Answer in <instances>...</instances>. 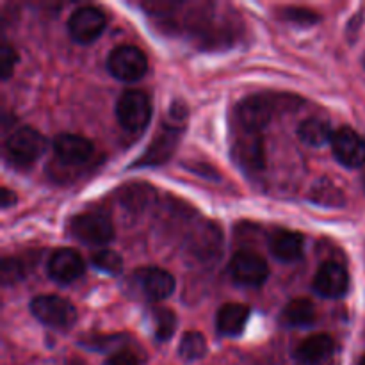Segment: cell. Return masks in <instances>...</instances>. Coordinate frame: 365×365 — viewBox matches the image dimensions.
I'll return each mask as SVG.
<instances>
[{"mask_svg": "<svg viewBox=\"0 0 365 365\" xmlns=\"http://www.w3.org/2000/svg\"><path fill=\"white\" fill-rule=\"evenodd\" d=\"M185 120H187V107L182 102H175L170 107L166 121L160 125V130L157 132L146 152L139 157L134 166H160L166 163L175 153L178 141L184 134Z\"/></svg>", "mask_w": 365, "mask_h": 365, "instance_id": "6da1fadb", "label": "cell"}, {"mask_svg": "<svg viewBox=\"0 0 365 365\" xmlns=\"http://www.w3.org/2000/svg\"><path fill=\"white\" fill-rule=\"evenodd\" d=\"M285 102L287 100L284 96L271 95V93L248 96L235 106L232 113V128L262 134L264 128L271 123L274 114L280 110L282 106H285Z\"/></svg>", "mask_w": 365, "mask_h": 365, "instance_id": "7a4b0ae2", "label": "cell"}, {"mask_svg": "<svg viewBox=\"0 0 365 365\" xmlns=\"http://www.w3.org/2000/svg\"><path fill=\"white\" fill-rule=\"evenodd\" d=\"M46 141L36 128L20 127L9 134L4 143V155L13 168L27 170L45 152Z\"/></svg>", "mask_w": 365, "mask_h": 365, "instance_id": "3957f363", "label": "cell"}, {"mask_svg": "<svg viewBox=\"0 0 365 365\" xmlns=\"http://www.w3.org/2000/svg\"><path fill=\"white\" fill-rule=\"evenodd\" d=\"M31 314L45 327L52 330L66 331L77 323V309L66 298H61L56 294L36 296L29 305Z\"/></svg>", "mask_w": 365, "mask_h": 365, "instance_id": "277c9868", "label": "cell"}, {"mask_svg": "<svg viewBox=\"0 0 365 365\" xmlns=\"http://www.w3.org/2000/svg\"><path fill=\"white\" fill-rule=\"evenodd\" d=\"M114 114L118 123L132 134H141L152 120V102L148 95L139 89H128L118 98Z\"/></svg>", "mask_w": 365, "mask_h": 365, "instance_id": "5b68a950", "label": "cell"}, {"mask_svg": "<svg viewBox=\"0 0 365 365\" xmlns=\"http://www.w3.org/2000/svg\"><path fill=\"white\" fill-rule=\"evenodd\" d=\"M68 232L71 237L89 246H103L114 237L113 221L102 212L77 214L68 223Z\"/></svg>", "mask_w": 365, "mask_h": 365, "instance_id": "8992f818", "label": "cell"}, {"mask_svg": "<svg viewBox=\"0 0 365 365\" xmlns=\"http://www.w3.org/2000/svg\"><path fill=\"white\" fill-rule=\"evenodd\" d=\"M107 70L121 82H138L146 75L148 59L135 45H120L110 50L107 57Z\"/></svg>", "mask_w": 365, "mask_h": 365, "instance_id": "52a82bcc", "label": "cell"}, {"mask_svg": "<svg viewBox=\"0 0 365 365\" xmlns=\"http://www.w3.org/2000/svg\"><path fill=\"white\" fill-rule=\"evenodd\" d=\"M107 16L95 6H82L68 18V34L78 45H89L103 34Z\"/></svg>", "mask_w": 365, "mask_h": 365, "instance_id": "ba28073f", "label": "cell"}, {"mask_svg": "<svg viewBox=\"0 0 365 365\" xmlns=\"http://www.w3.org/2000/svg\"><path fill=\"white\" fill-rule=\"evenodd\" d=\"M232 157L239 168L246 171H260L266 164L264 138L260 132L234 130L232 134Z\"/></svg>", "mask_w": 365, "mask_h": 365, "instance_id": "9c48e42d", "label": "cell"}, {"mask_svg": "<svg viewBox=\"0 0 365 365\" xmlns=\"http://www.w3.org/2000/svg\"><path fill=\"white\" fill-rule=\"evenodd\" d=\"M230 274L234 282L245 287H260L269 278V266L259 253L242 250L230 260Z\"/></svg>", "mask_w": 365, "mask_h": 365, "instance_id": "30bf717a", "label": "cell"}, {"mask_svg": "<svg viewBox=\"0 0 365 365\" xmlns=\"http://www.w3.org/2000/svg\"><path fill=\"white\" fill-rule=\"evenodd\" d=\"M330 146L337 163L348 168V170H356V168L365 166V139L355 128H337L334 132Z\"/></svg>", "mask_w": 365, "mask_h": 365, "instance_id": "8fae6325", "label": "cell"}, {"mask_svg": "<svg viewBox=\"0 0 365 365\" xmlns=\"http://www.w3.org/2000/svg\"><path fill=\"white\" fill-rule=\"evenodd\" d=\"M312 287L321 298L339 299L348 292L349 289V274L342 264L328 260L321 264L314 277Z\"/></svg>", "mask_w": 365, "mask_h": 365, "instance_id": "7c38bea8", "label": "cell"}, {"mask_svg": "<svg viewBox=\"0 0 365 365\" xmlns=\"http://www.w3.org/2000/svg\"><path fill=\"white\" fill-rule=\"evenodd\" d=\"M134 282L141 294L150 302H163L175 291L173 274L160 267H143L134 273Z\"/></svg>", "mask_w": 365, "mask_h": 365, "instance_id": "4fadbf2b", "label": "cell"}, {"mask_svg": "<svg viewBox=\"0 0 365 365\" xmlns=\"http://www.w3.org/2000/svg\"><path fill=\"white\" fill-rule=\"evenodd\" d=\"M48 277L56 284L68 285L71 282L78 280L84 274L86 264L82 260L81 253L71 248H59L50 255L48 264H46Z\"/></svg>", "mask_w": 365, "mask_h": 365, "instance_id": "5bb4252c", "label": "cell"}, {"mask_svg": "<svg viewBox=\"0 0 365 365\" xmlns=\"http://www.w3.org/2000/svg\"><path fill=\"white\" fill-rule=\"evenodd\" d=\"M56 159L64 166H84L95 153V146L89 139L77 134H59L52 143Z\"/></svg>", "mask_w": 365, "mask_h": 365, "instance_id": "9a60e30c", "label": "cell"}, {"mask_svg": "<svg viewBox=\"0 0 365 365\" xmlns=\"http://www.w3.org/2000/svg\"><path fill=\"white\" fill-rule=\"evenodd\" d=\"M303 235L292 230H277L269 237V252L278 262L291 264L303 257Z\"/></svg>", "mask_w": 365, "mask_h": 365, "instance_id": "2e32d148", "label": "cell"}, {"mask_svg": "<svg viewBox=\"0 0 365 365\" xmlns=\"http://www.w3.org/2000/svg\"><path fill=\"white\" fill-rule=\"evenodd\" d=\"M335 351V341L327 334H316L307 337L294 349V359L305 365H317L330 359Z\"/></svg>", "mask_w": 365, "mask_h": 365, "instance_id": "e0dca14e", "label": "cell"}, {"mask_svg": "<svg viewBox=\"0 0 365 365\" xmlns=\"http://www.w3.org/2000/svg\"><path fill=\"white\" fill-rule=\"evenodd\" d=\"M250 309L242 303H225L216 314V330L225 337H237L245 331Z\"/></svg>", "mask_w": 365, "mask_h": 365, "instance_id": "ac0fdd59", "label": "cell"}, {"mask_svg": "<svg viewBox=\"0 0 365 365\" xmlns=\"http://www.w3.org/2000/svg\"><path fill=\"white\" fill-rule=\"evenodd\" d=\"M280 321L289 328H305L316 321V307L310 299L296 298L282 310Z\"/></svg>", "mask_w": 365, "mask_h": 365, "instance_id": "d6986e66", "label": "cell"}, {"mask_svg": "<svg viewBox=\"0 0 365 365\" xmlns=\"http://www.w3.org/2000/svg\"><path fill=\"white\" fill-rule=\"evenodd\" d=\"M334 132L335 130H331V125L328 123L327 120H321V118H309V120H305L299 125L298 138L302 139L307 146L319 148V146L331 143Z\"/></svg>", "mask_w": 365, "mask_h": 365, "instance_id": "ffe728a7", "label": "cell"}, {"mask_svg": "<svg viewBox=\"0 0 365 365\" xmlns=\"http://www.w3.org/2000/svg\"><path fill=\"white\" fill-rule=\"evenodd\" d=\"M178 353H180L182 359L189 360V362L203 359L207 353L205 337L200 331H185L180 341V346H178Z\"/></svg>", "mask_w": 365, "mask_h": 365, "instance_id": "44dd1931", "label": "cell"}, {"mask_svg": "<svg viewBox=\"0 0 365 365\" xmlns=\"http://www.w3.org/2000/svg\"><path fill=\"white\" fill-rule=\"evenodd\" d=\"M153 330L155 339L159 342H166L173 337L177 330V316L170 309H155L153 310Z\"/></svg>", "mask_w": 365, "mask_h": 365, "instance_id": "7402d4cb", "label": "cell"}, {"mask_svg": "<svg viewBox=\"0 0 365 365\" xmlns=\"http://www.w3.org/2000/svg\"><path fill=\"white\" fill-rule=\"evenodd\" d=\"M91 264L98 271L113 274V277L123 271V259L116 252H113V250H100V252L93 253Z\"/></svg>", "mask_w": 365, "mask_h": 365, "instance_id": "603a6c76", "label": "cell"}, {"mask_svg": "<svg viewBox=\"0 0 365 365\" xmlns=\"http://www.w3.org/2000/svg\"><path fill=\"white\" fill-rule=\"evenodd\" d=\"M312 202L321 203V205L327 207H335L341 205V191L335 187L331 182H324V184H317L314 185V195H312Z\"/></svg>", "mask_w": 365, "mask_h": 365, "instance_id": "cb8c5ba5", "label": "cell"}, {"mask_svg": "<svg viewBox=\"0 0 365 365\" xmlns=\"http://www.w3.org/2000/svg\"><path fill=\"white\" fill-rule=\"evenodd\" d=\"M25 274V266L18 259L13 257H6L2 262V282L4 285L16 284L18 280H21Z\"/></svg>", "mask_w": 365, "mask_h": 365, "instance_id": "d4e9b609", "label": "cell"}, {"mask_svg": "<svg viewBox=\"0 0 365 365\" xmlns=\"http://www.w3.org/2000/svg\"><path fill=\"white\" fill-rule=\"evenodd\" d=\"M284 18L299 25H312L319 21V14L305 9V7H287V9H284Z\"/></svg>", "mask_w": 365, "mask_h": 365, "instance_id": "484cf974", "label": "cell"}, {"mask_svg": "<svg viewBox=\"0 0 365 365\" xmlns=\"http://www.w3.org/2000/svg\"><path fill=\"white\" fill-rule=\"evenodd\" d=\"M18 57L16 52L11 45L4 43L2 48H0V75H2V81H7V78L13 75L14 64H16Z\"/></svg>", "mask_w": 365, "mask_h": 365, "instance_id": "4316f807", "label": "cell"}, {"mask_svg": "<svg viewBox=\"0 0 365 365\" xmlns=\"http://www.w3.org/2000/svg\"><path fill=\"white\" fill-rule=\"evenodd\" d=\"M106 365H139V359L134 353L127 351V349H121V351H116L114 355H110L107 359Z\"/></svg>", "mask_w": 365, "mask_h": 365, "instance_id": "83f0119b", "label": "cell"}, {"mask_svg": "<svg viewBox=\"0 0 365 365\" xmlns=\"http://www.w3.org/2000/svg\"><path fill=\"white\" fill-rule=\"evenodd\" d=\"M2 209H9L11 205L16 203V195L13 191H9L7 187H2Z\"/></svg>", "mask_w": 365, "mask_h": 365, "instance_id": "f1b7e54d", "label": "cell"}, {"mask_svg": "<svg viewBox=\"0 0 365 365\" xmlns=\"http://www.w3.org/2000/svg\"><path fill=\"white\" fill-rule=\"evenodd\" d=\"M359 365H365V356H364V359H360V362H359Z\"/></svg>", "mask_w": 365, "mask_h": 365, "instance_id": "f546056e", "label": "cell"}, {"mask_svg": "<svg viewBox=\"0 0 365 365\" xmlns=\"http://www.w3.org/2000/svg\"><path fill=\"white\" fill-rule=\"evenodd\" d=\"M362 184H364V189H365V171H364V175H362Z\"/></svg>", "mask_w": 365, "mask_h": 365, "instance_id": "4dcf8cb0", "label": "cell"}, {"mask_svg": "<svg viewBox=\"0 0 365 365\" xmlns=\"http://www.w3.org/2000/svg\"><path fill=\"white\" fill-rule=\"evenodd\" d=\"M364 68H365V53H364Z\"/></svg>", "mask_w": 365, "mask_h": 365, "instance_id": "1f68e13d", "label": "cell"}]
</instances>
